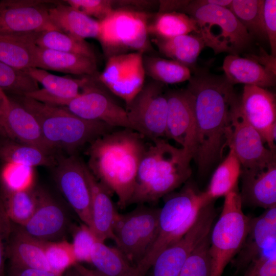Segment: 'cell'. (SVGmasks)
Masks as SVG:
<instances>
[{"mask_svg":"<svg viewBox=\"0 0 276 276\" xmlns=\"http://www.w3.org/2000/svg\"><path fill=\"white\" fill-rule=\"evenodd\" d=\"M187 89L193 97L196 148L193 159L200 174L219 162L232 134L231 112L238 97L224 75L195 67Z\"/></svg>","mask_w":276,"mask_h":276,"instance_id":"obj_1","label":"cell"},{"mask_svg":"<svg viewBox=\"0 0 276 276\" xmlns=\"http://www.w3.org/2000/svg\"><path fill=\"white\" fill-rule=\"evenodd\" d=\"M144 137L128 128L98 137L88 149V168L112 194L121 209L128 205L135 188L139 165L147 145Z\"/></svg>","mask_w":276,"mask_h":276,"instance_id":"obj_2","label":"cell"},{"mask_svg":"<svg viewBox=\"0 0 276 276\" xmlns=\"http://www.w3.org/2000/svg\"><path fill=\"white\" fill-rule=\"evenodd\" d=\"M192 159L185 149L164 139L152 141L140 162L129 204L155 202L187 182Z\"/></svg>","mask_w":276,"mask_h":276,"instance_id":"obj_3","label":"cell"},{"mask_svg":"<svg viewBox=\"0 0 276 276\" xmlns=\"http://www.w3.org/2000/svg\"><path fill=\"white\" fill-rule=\"evenodd\" d=\"M18 97L16 101L36 118L46 144L54 152L75 155L84 146L116 128L101 121L82 119L63 107Z\"/></svg>","mask_w":276,"mask_h":276,"instance_id":"obj_4","label":"cell"},{"mask_svg":"<svg viewBox=\"0 0 276 276\" xmlns=\"http://www.w3.org/2000/svg\"><path fill=\"white\" fill-rule=\"evenodd\" d=\"M168 195L159 210L156 238L144 258L136 266L141 276L145 275L160 252L189 230L201 209L213 202L190 182L186 183L179 192Z\"/></svg>","mask_w":276,"mask_h":276,"instance_id":"obj_5","label":"cell"},{"mask_svg":"<svg viewBox=\"0 0 276 276\" xmlns=\"http://www.w3.org/2000/svg\"><path fill=\"white\" fill-rule=\"evenodd\" d=\"M182 10L195 20L197 34L215 54L239 55L249 47L252 37L228 8L192 1Z\"/></svg>","mask_w":276,"mask_h":276,"instance_id":"obj_6","label":"cell"},{"mask_svg":"<svg viewBox=\"0 0 276 276\" xmlns=\"http://www.w3.org/2000/svg\"><path fill=\"white\" fill-rule=\"evenodd\" d=\"M250 220L243 212L239 190L224 197L221 214L210 232L211 276H222L241 248Z\"/></svg>","mask_w":276,"mask_h":276,"instance_id":"obj_7","label":"cell"},{"mask_svg":"<svg viewBox=\"0 0 276 276\" xmlns=\"http://www.w3.org/2000/svg\"><path fill=\"white\" fill-rule=\"evenodd\" d=\"M146 13L128 9H113L99 21L97 39L108 58L131 52H142L150 47Z\"/></svg>","mask_w":276,"mask_h":276,"instance_id":"obj_8","label":"cell"},{"mask_svg":"<svg viewBox=\"0 0 276 276\" xmlns=\"http://www.w3.org/2000/svg\"><path fill=\"white\" fill-rule=\"evenodd\" d=\"M160 209L139 204L126 214L118 213L113 225L114 241L136 266L144 258L157 235Z\"/></svg>","mask_w":276,"mask_h":276,"instance_id":"obj_9","label":"cell"},{"mask_svg":"<svg viewBox=\"0 0 276 276\" xmlns=\"http://www.w3.org/2000/svg\"><path fill=\"white\" fill-rule=\"evenodd\" d=\"M167 107L163 83L155 81L144 85L126 106L131 129L152 141L166 137Z\"/></svg>","mask_w":276,"mask_h":276,"instance_id":"obj_10","label":"cell"},{"mask_svg":"<svg viewBox=\"0 0 276 276\" xmlns=\"http://www.w3.org/2000/svg\"><path fill=\"white\" fill-rule=\"evenodd\" d=\"M216 216L214 201L204 205L189 230L157 256L151 267V276H178L194 248L210 233Z\"/></svg>","mask_w":276,"mask_h":276,"instance_id":"obj_11","label":"cell"},{"mask_svg":"<svg viewBox=\"0 0 276 276\" xmlns=\"http://www.w3.org/2000/svg\"><path fill=\"white\" fill-rule=\"evenodd\" d=\"M231 119L232 134L228 147L234 151L242 169L262 167L276 162L275 152L265 147L260 134L242 114L238 97L232 104Z\"/></svg>","mask_w":276,"mask_h":276,"instance_id":"obj_12","label":"cell"},{"mask_svg":"<svg viewBox=\"0 0 276 276\" xmlns=\"http://www.w3.org/2000/svg\"><path fill=\"white\" fill-rule=\"evenodd\" d=\"M85 165L75 155H59L54 166V177L60 192L79 219L91 228V194Z\"/></svg>","mask_w":276,"mask_h":276,"instance_id":"obj_13","label":"cell"},{"mask_svg":"<svg viewBox=\"0 0 276 276\" xmlns=\"http://www.w3.org/2000/svg\"><path fill=\"white\" fill-rule=\"evenodd\" d=\"M56 2L43 0L0 1V34L59 31L51 22L48 13L49 7Z\"/></svg>","mask_w":276,"mask_h":276,"instance_id":"obj_14","label":"cell"},{"mask_svg":"<svg viewBox=\"0 0 276 276\" xmlns=\"http://www.w3.org/2000/svg\"><path fill=\"white\" fill-rule=\"evenodd\" d=\"M143 53L131 52L108 58L98 77L101 83L125 101L126 106L144 85Z\"/></svg>","mask_w":276,"mask_h":276,"instance_id":"obj_15","label":"cell"},{"mask_svg":"<svg viewBox=\"0 0 276 276\" xmlns=\"http://www.w3.org/2000/svg\"><path fill=\"white\" fill-rule=\"evenodd\" d=\"M93 77L80 94L63 107L85 120L101 121L115 128L131 129L126 109L97 86Z\"/></svg>","mask_w":276,"mask_h":276,"instance_id":"obj_16","label":"cell"},{"mask_svg":"<svg viewBox=\"0 0 276 276\" xmlns=\"http://www.w3.org/2000/svg\"><path fill=\"white\" fill-rule=\"evenodd\" d=\"M240 107L247 121L258 131L268 149L275 152L276 102L267 89L245 85Z\"/></svg>","mask_w":276,"mask_h":276,"instance_id":"obj_17","label":"cell"},{"mask_svg":"<svg viewBox=\"0 0 276 276\" xmlns=\"http://www.w3.org/2000/svg\"><path fill=\"white\" fill-rule=\"evenodd\" d=\"M166 94V137L174 140L194 158L196 148V122L194 99L185 89Z\"/></svg>","mask_w":276,"mask_h":276,"instance_id":"obj_18","label":"cell"},{"mask_svg":"<svg viewBox=\"0 0 276 276\" xmlns=\"http://www.w3.org/2000/svg\"><path fill=\"white\" fill-rule=\"evenodd\" d=\"M276 250V206L251 218L248 231L238 252L232 260L236 274L263 255Z\"/></svg>","mask_w":276,"mask_h":276,"instance_id":"obj_19","label":"cell"},{"mask_svg":"<svg viewBox=\"0 0 276 276\" xmlns=\"http://www.w3.org/2000/svg\"><path fill=\"white\" fill-rule=\"evenodd\" d=\"M37 203L32 216L20 228L42 241H56L63 237L70 227L69 220L62 206L45 190L36 188Z\"/></svg>","mask_w":276,"mask_h":276,"instance_id":"obj_20","label":"cell"},{"mask_svg":"<svg viewBox=\"0 0 276 276\" xmlns=\"http://www.w3.org/2000/svg\"><path fill=\"white\" fill-rule=\"evenodd\" d=\"M23 71L43 86L41 89L28 93L25 97L60 107L65 106L70 101L78 97L93 77L73 78L59 76L36 67H30Z\"/></svg>","mask_w":276,"mask_h":276,"instance_id":"obj_21","label":"cell"},{"mask_svg":"<svg viewBox=\"0 0 276 276\" xmlns=\"http://www.w3.org/2000/svg\"><path fill=\"white\" fill-rule=\"evenodd\" d=\"M0 135L54 154L46 144L36 118L16 100L10 99L0 116Z\"/></svg>","mask_w":276,"mask_h":276,"instance_id":"obj_22","label":"cell"},{"mask_svg":"<svg viewBox=\"0 0 276 276\" xmlns=\"http://www.w3.org/2000/svg\"><path fill=\"white\" fill-rule=\"evenodd\" d=\"M239 192L242 205L267 209L276 206V162L252 169H242Z\"/></svg>","mask_w":276,"mask_h":276,"instance_id":"obj_23","label":"cell"},{"mask_svg":"<svg viewBox=\"0 0 276 276\" xmlns=\"http://www.w3.org/2000/svg\"><path fill=\"white\" fill-rule=\"evenodd\" d=\"M85 172L91 194V228L99 241H114L113 225L118 212L111 199L112 193L94 176L86 165Z\"/></svg>","mask_w":276,"mask_h":276,"instance_id":"obj_24","label":"cell"},{"mask_svg":"<svg viewBox=\"0 0 276 276\" xmlns=\"http://www.w3.org/2000/svg\"><path fill=\"white\" fill-rule=\"evenodd\" d=\"M7 261L14 266L51 271L45 258L44 242L30 236L13 223Z\"/></svg>","mask_w":276,"mask_h":276,"instance_id":"obj_25","label":"cell"},{"mask_svg":"<svg viewBox=\"0 0 276 276\" xmlns=\"http://www.w3.org/2000/svg\"><path fill=\"white\" fill-rule=\"evenodd\" d=\"M222 69L233 85L242 83L265 88L275 85V73L249 58L228 55L224 59Z\"/></svg>","mask_w":276,"mask_h":276,"instance_id":"obj_26","label":"cell"},{"mask_svg":"<svg viewBox=\"0 0 276 276\" xmlns=\"http://www.w3.org/2000/svg\"><path fill=\"white\" fill-rule=\"evenodd\" d=\"M35 67L76 75L94 76L97 66L96 59L37 46Z\"/></svg>","mask_w":276,"mask_h":276,"instance_id":"obj_27","label":"cell"},{"mask_svg":"<svg viewBox=\"0 0 276 276\" xmlns=\"http://www.w3.org/2000/svg\"><path fill=\"white\" fill-rule=\"evenodd\" d=\"M56 2L50 5L48 13L51 22L60 31L82 39L97 38L98 20L65 4L64 2Z\"/></svg>","mask_w":276,"mask_h":276,"instance_id":"obj_28","label":"cell"},{"mask_svg":"<svg viewBox=\"0 0 276 276\" xmlns=\"http://www.w3.org/2000/svg\"><path fill=\"white\" fill-rule=\"evenodd\" d=\"M39 33L0 34V61L21 71L35 67Z\"/></svg>","mask_w":276,"mask_h":276,"instance_id":"obj_29","label":"cell"},{"mask_svg":"<svg viewBox=\"0 0 276 276\" xmlns=\"http://www.w3.org/2000/svg\"><path fill=\"white\" fill-rule=\"evenodd\" d=\"M57 156L37 147L0 135V160L4 163L32 168L40 166L54 167Z\"/></svg>","mask_w":276,"mask_h":276,"instance_id":"obj_30","label":"cell"},{"mask_svg":"<svg viewBox=\"0 0 276 276\" xmlns=\"http://www.w3.org/2000/svg\"><path fill=\"white\" fill-rule=\"evenodd\" d=\"M90 263L105 276H141L136 266L118 248L99 240L93 246Z\"/></svg>","mask_w":276,"mask_h":276,"instance_id":"obj_31","label":"cell"},{"mask_svg":"<svg viewBox=\"0 0 276 276\" xmlns=\"http://www.w3.org/2000/svg\"><path fill=\"white\" fill-rule=\"evenodd\" d=\"M153 41L162 54L192 70L205 47L202 38L196 33L169 39L155 38Z\"/></svg>","mask_w":276,"mask_h":276,"instance_id":"obj_32","label":"cell"},{"mask_svg":"<svg viewBox=\"0 0 276 276\" xmlns=\"http://www.w3.org/2000/svg\"><path fill=\"white\" fill-rule=\"evenodd\" d=\"M242 171L241 164L231 148L225 158L214 171L204 194L210 201L225 197L238 190V181Z\"/></svg>","mask_w":276,"mask_h":276,"instance_id":"obj_33","label":"cell"},{"mask_svg":"<svg viewBox=\"0 0 276 276\" xmlns=\"http://www.w3.org/2000/svg\"><path fill=\"white\" fill-rule=\"evenodd\" d=\"M148 33L158 39H169L192 32L198 33L195 20L179 12L158 13L148 25Z\"/></svg>","mask_w":276,"mask_h":276,"instance_id":"obj_34","label":"cell"},{"mask_svg":"<svg viewBox=\"0 0 276 276\" xmlns=\"http://www.w3.org/2000/svg\"><path fill=\"white\" fill-rule=\"evenodd\" d=\"M0 197L10 220L20 226L29 221L36 209V187L34 186L15 191L0 189Z\"/></svg>","mask_w":276,"mask_h":276,"instance_id":"obj_35","label":"cell"},{"mask_svg":"<svg viewBox=\"0 0 276 276\" xmlns=\"http://www.w3.org/2000/svg\"><path fill=\"white\" fill-rule=\"evenodd\" d=\"M143 64L145 73L155 81L163 84L188 81L192 75L190 68L173 60L143 56Z\"/></svg>","mask_w":276,"mask_h":276,"instance_id":"obj_36","label":"cell"},{"mask_svg":"<svg viewBox=\"0 0 276 276\" xmlns=\"http://www.w3.org/2000/svg\"><path fill=\"white\" fill-rule=\"evenodd\" d=\"M36 44L41 48L82 55L96 59L93 48L85 39L59 31L40 32L36 39Z\"/></svg>","mask_w":276,"mask_h":276,"instance_id":"obj_37","label":"cell"},{"mask_svg":"<svg viewBox=\"0 0 276 276\" xmlns=\"http://www.w3.org/2000/svg\"><path fill=\"white\" fill-rule=\"evenodd\" d=\"M264 1L233 0L229 9L252 37L267 39L263 19Z\"/></svg>","mask_w":276,"mask_h":276,"instance_id":"obj_38","label":"cell"},{"mask_svg":"<svg viewBox=\"0 0 276 276\" xmlns=\"http://www.w3.org/2000/svg\"><path fill=\"white\" fill-rule=\"evenodd\" d=\"M37 82L25 72L0 61V88L17 96L39 89Z\"/></svg>","mask_w":276,"mask_h":276,"instance_id":"obj_39","label":"cell"},{"mask_svg":"<svg viewBox=\"0 0 276 276\" xmlns=\"http://www.w3.org/2000/svg\"><path fill=\"white\" fill-rule=\"evenodd\" d=\"M210 236V233L194 248L178 276H211L212 264L209 252Z\"/></svg>","mask_w":276,"mask_h":276,"instance_id":"obj_40","label":"cell"},{"mask_svg":"<svg viewBox=\"0 0 276 276\" xmlns=\"http://www.w3.org/2000/svg\"><path fill=\"white\" fill-rule=\"evenodd\" d=\"M45 258L51 271L62 275L76 263L71 243L62 239L44 242Z\"/></svg>","mask_w":276,"mask_h":276,"instance_id":"obj_41","label":"cell"},{"mask_svg":"<svg viewBox=\"0 0 276 276\" xmlns=\"http://www.w3.org/2000/svg\"><path fill=\"white\" fill-rule=\"evenodd\" d=\"M33 168L10 163H4L0 174V189L15 191L34 186Z\"/></svg>","mask_w":276,"mask_h":276,"instance_id":"obj_42","label":"cell"},{"mask_svg":"<svg viewBox=\"0 0 276 276\" xmlns=\"http://www.w3.org/2000/svg\"><path fill=\"white\" fill-rule=\"evenodd\" d=\"M71 243L76 263L91 262V254L95 243L99 240L93 229L82 223L72 227Z\"/></svg>","mask_w":276,"mask_h":276,"instance_id":"obj_43","label":"cell"},{"mask_svg":"<svg viewBox=\"0 0 276 276\" xmlns=\"http://www.w3.org/2000/svg\"><path fill=\"white\" fill-rule=\"evenodd\" d=\"M63 2L91 17L101 21L106 18L113 10V2L109 0H66Z\"/></svg>","mask_w":276,"mask_h":276,"instance_id":"obj_44","label":"cell"},{"mask_svg":"<svg viewBox=\"0 0 276 276\" xmlns=\"http://www.w3.org/2000/svg\"><path fill=\"white\" fill-rule=\"evenodd\" d=\"M13 223L9 218L0 197V276H5L7 250Z\"/></svg>","mask_w":276,"mask_h":276,"instance_id":"obj_45","label":"cell"},{"mask_svg":"<svg viewBox=\"0 0 276 276\" xmlns=\"http://www.w3.org/2000/svg\"><path fill=\"white\" fill-rule=\"evenodd\" d=\"M243 276H276V250L252 261L245 269Z\"/></svg>","mask_w":276,"mask_h":276,"instance_id":"obj_46","label":"cell"},{"mask_svg":"<svg viewBox=\"0 0 276 276\" xmlns=\"http://www.w3.org/2000/svg\"><path fill=\"white\" fill-rule=\"evenodd\" d=\"M263 19L267 38L269 41L271 56L276 57V1H264Z\"/></svg>","mask_w":276,"mask_h":276,"instance_id":"obj_47","label":"cell"},{"mask_svg":"<svg viewBox=\"0 0 276 276\" xmlns=\"http://www.w3.org/2000/svg\"><path fill=\"white\" fill-rule=\"evenodd\" d=\"M5 276H62L51 271L14 266L8 264Z\"/></svg>","mask_w":276,"mask_h":276,"instance_id":"obj_48","label":"cell"},{"mask_svg":"<svg viewBox=\"0 0 276 276\" xmlns=\"http://www.w3.org/2000/svg\"><path fill=\"white\" fill-rule=\"evenodd\" d=\"M190 1H160L159 13L176 12L182 10L189 4Z\"/></svg>","mask_w":276,"mask_h":276,"instance_id":"obj_49","label":"cell"},{"mask_svg":"<svg viewBox=\"0 0 276 276\" xmlns=\"http://www.w3.org/2000/svg\"><path fill=\"white\" fill-rule=\"evenodd\" d=\"M73 266L82 276H105L96 269L88 268L79 263H75Z\"/></svg>","mask_w":276,"mask_h":276,"instance_id":"obj_50","label":"cell"},{"mask_svg":"<svg viewBox=\"0 0 276 276\" xmlns=\"http://www.w3.org/2000/svg\"><path fill=\"white\" fill-rule=\"evenodd\" d=\"M206 4L218 6L222 7L229 8L232 1L231 0H202Z\"/></svg>","mask_w":276,"mask_h":276,"instance_id":"obj_51","label":"cell"},{"mask_svg":"<svg viewBox=\"0 0 276 276\" xmlns=\"http://www.w3.org/2000/svg\"><path fill=\"white\" fill-rule=\"evenodd\" d=\"M10 98L5 92L0 88V116L2 114L9 103Z\"/></svg>","mask_w":276,"mask_h":276,"instance_id":"obj_52","label":"cell"},{"mask_svg":"<svg viewBox=\"0 0 276 276\" xmlns=\"http://www.w3.org/2000/svg\"><path fill=\"white\" fill-rule=\"evenodd\" d=\"M62 276H82L73 266L67 269Z\"/></svg>","mask_w":276,"mask_h":276,"instance_id":"obj_53","label":"cell"}]
</instances>
